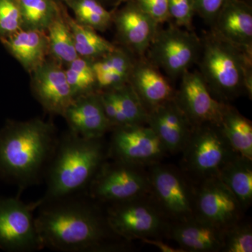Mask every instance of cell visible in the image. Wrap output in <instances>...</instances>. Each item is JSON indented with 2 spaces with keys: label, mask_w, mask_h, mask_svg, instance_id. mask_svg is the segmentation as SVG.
<instances>
[{
  "label": "cell",
  "mask_w": 252,
  "mask_h": 252,
  "mask_svg": "<svg viewBox=\"0 0 252 252\" xmlns=\"http://www.w3.org/2000/svg\"><path fill=\"white\" fill-rule=\"evenodd\" d=\"M219 125L233 150L238 155L252 160L251 121L226 103Z\"/></svg>",
  "instance_id": "obj_23"
},
{
  "label": "cell",
  "mask_w": 252,
  "mask_h": 252,
  "mask_svg": "<svg viewBox=\"0 0 252 252\" xmlns=\"http://www.w3.org/2000/svg\"><path fill=\"white\" fill-rule=\"evenodd\" d=\"M182 153V171L197 183L218 176L225 164L238 154L220 125L215 124L194 126Z\"/></svg>",
  "instance_id": "obj_6"
},
{
  "label": "cell",
  "mask_w": 252,
  "mask_h": 252,
  "mask_svg": "<svg viewBox=\"0 0 252 252\" xmlns=\"http://www.w3.org/2000/svg\"><path fill=\"white\" fill-rule=\"evenodd\" d=\"M134 61L124 50L117 49L99 59L93 61L94 74L118 73L130 78Z\"/></svg>",
  "instance_id": "obj_30"
},
{
  "label": "cell",
  "mask_w": 252,
  "mask_h": 252,
  "mask_svg": "<svg viewBox=\"0 0 252 252\" xmlns=\"http://www.w3.org/2000/svg\"><path fill=\"white\" fill-rule=\"evenodd\" d=\"M36 229L43 248L67 252H111L128 243L109 226L105 211L98 203L81 194L38 207Z\"/></svg>",
  "instance_id": "obj_1"
},
{
  "label": "cell",
  "mask_w": 252,
  "mask_h": 252,
  "mask_svg": "<svg viewBox=\"0 0 252 252\" xmlns=\"http://www.w3.org/2000/svg\"><path fill=\"white\" fill-rule=\"evenodd\" d=\"M113 20L123 44L131 52L142 57L155 37L158 24L135 1L120 10Z\"/></svg>",
  "instance_id": "obj_18"
},
{
  "label": "cell",
  "mask_w": 252,
  "mask_h": 252,
  "mask_svg": "<svg viewBox=\"0 0 252 252\" xmlns=\"http://www.w3.org/2000/svg\"><path fill=\"white\" fill-rule=\"evenodd\" d=\"M195 187V216L223 230L243 220L241 205L218 176Z\"/></svg>",
  "instance_id": "obj_12"
},
{
  "label": "cell",
  "mask_w": 252,
  "mask_h": 252,
  "mask_svg": "<svg viewBox=\"0 0 252 252\" xmlns=\"http://www.w3.org/2000/svg\"><path fill=\"white\" fill-rule=\"evenodd\" d=\"M148 175L151 195L170 223L194 216L196 187L185 172L159 162Z\"/></svg>",
  "instance_id": "obj_8"
},
{
  "label": "cell",
  "mask_w": 252,
  "mask_h": 252,
  "mask_svg": "<svg viewBox=\"0 0 252 252\" xmlns=\"http://www.w3.org/2000/svg\"><path fill=\"white\" fill-rule=\"evenodd\" d=\"M42 200L26 203L16 198H0V249L29 252L44 249L36 229L34 210Z\"/></svg>",
  "instance_id": "obj_10"
},
{
  "label": "cell",
  "mask_w": 252,
  "mask_h": 252,
  "mask_svg": "<svg viewBox=\"0 0 252 252\" xmlns=\"http://www.w3.org/2000/svg\"><path fill=\"white\" fill-rule=\"evenodd\" d=\"M74 12L75 21L96 31H105L113 21L109 11L97 0H64Z\"/></svg>",
  "instance_id": "obj_28"
},
{
  "label": "cell",
  "mask_w": 252,
  "mask_h": 252,
  "mask_svg": "<svg viewBox=\"0 0 252 252\" xmlns=\"http://www.w3.org/2000/svg\"><path fill=\"white\" fill-rule=\"evenodd\" d=\"M128 83L147 112L175 97L170 82L149 60L134 63Z\"/></svg>",
  "instance_id": "obj_20"
},
{
  "label": "cell",
  "mask_w": 252,
  "mask_h": 252,
  "mask_svg": "<svg viewBox=\"0 0 252 252\" xmlns=\"http://www.w3.org/2000/svg\"><path fill=\"white\" fill-rule=\"evenodd\" d=\"M23 28L46 31L59 11L55 0H18Z\"/></svg>",
  "instance_id": "obj_27"
},
{
  "label": "cell",
  "mask_w": 252,
  "mask_h": 252,
  "mask_svg": "<svg viewBox=\"0 0 252 252\" xmlns=\"http://www.w3.org/2000/svg\"><path fill=\"white\" fill-rule=\"evenodd\" d=\"M108 159L99 167L86 194L98 203H119L150 193L148 171L143 166Z\"/></svg>",
  "instance_id": "obj_7"
},
{
  "label": "cell",
  "mask_w": 252,
  "mask_h": 252,
  "mask_svg": "<svg viewBox=\"0 0 252 252\" xmlns=\"http://www.w3.org/2000/svg\"><path fill=\"white\" fill-rule=\"evenodd\" d=\"M109 158L104 137L86 139L69 131L59 139L45 177L43 203L86 192L99 167Z\"/></svg>",
  "instance_id": "obj_3"
},
{
  "label": "cell",
  "mask_w": 252,
  "mask_h": 252,
  "mask_svg": "<svg viewBox=\"0 0 252 252\" xmlns=\"http://www.w3.org/2000/svg\"><path fill=\"white\" fill-rule=\"evenodd\" d=\"M108 144L109 158L139 166L159 162L167 149L147 125L119 126L112 129Z\"/></svg>",
  "instance_id": "obj_11"
},
{
  "label": "cell",
  "mask_w": 252,
  "mask_h": 252,
  "mask_svg": "<svg viewBox=\"0 0 252 252\" xmlns=\"http://www.w3.org/2000/svg\"><path fill=\"white\" fill-rule=\"evenodd\" d=\"M0 41L30 73L40 67L49 54L46 31L22 28L12 34L0 36Z\"/></svg>",
  "instance_id": "obj_21"
},
{
  "label": "cell",
  "mask_w": 252,
  "mask_h": 252,
  "mask_svg": "<svg viewBox=\"0 0 252 252\" xmlns=\"http://www.w3.org/2000/svg\"><path fill=\"white\" fill-rule=\"evenodd\" d=\"M23 28L22 14L18 0H0V36Z\"/></svg>",
  "instance_id": "obj_32"
},
{
  "label": "cell",
  "mask_w": 252,
  "mask_h": 252,
  "mask_svg": "<svg viewBox=\"0 0 252 252\" xmlns=\"http://www.w3.org/2000/svg\"><path fill=\"white\" fill-rule=\"evenodd\" d=\"M223 252H252V226L242 220L225 230Z\"/></svg>",
  "instance_id": "obj_31"
},
{
  "label": "cell",
  "mask_w": 252,
  "mask_h": 252,
  "mask_svg": "<svg viewBox=\"0 0 252 252\" xmlns=\"http://www.w3.org/2000/svg\"><path fill=\"white\" fill-rule=\"evenodd\" d=\"M32 74V89L36 99L46 112L63 116L74 97L61 64L46 61Z\"/></svg>",
  "instance_id": "obj_14"
},
{
  "label": "cell",
  "mask_w": 252,
  "mask_h": 252,
  "mask_svg": "<svg viewBox=\"0 0 252 252\" xmlns=\"http://www.w3.org/2000/svg\"><path fill=\"white\" fill-rule=\"evenodd\" d=\"M63 117L69 126V131L84 138H101L112 130L99 92L76 97Z\"/></svg>",
  "instance_id": "obj_16"
},
{
  "label": "cell",
  "mask_w": 252,
  "mask_h": 252,
  "mask_svg": "<svg viewBox=\"0 0 252 252\" xmlns=\"http://www.w3.org/2000/svg\"><path fill=\"white\" fill-rule=\"evenodd\" d=\"M174 99L194 126L220 124L225 104L210 92L199 72L187 71L182 76L180 89Z\"/></svg>",
  "instance_id": "obj_13"
},
{
  "label": "cell",
  "mask_w": 252,
  "mask_h": 252,
  "mask_svg": "<svg viewBox=\"0 0 252 252\" xmlns=\"http://www.w3.org/2000/svg\"><path fill=\"white\" fill-rule=\"evenodd\" d=\"M200 48L201 40L193 32L172 25L158 29L147 53L152 64L176 79L198 61Z\"/></svg>",
  "instance_id": "obj_9"
},
{
  "label": "cell",
  "mask_w": 252,
  "mask_h": 252,
  "mask_svg": "<svg viewBox=\"0 0 252 252\" xmlns=\"http://www.w3.org/2000/svg\"><path fill=\"white\" fill-rule=\"evenodd\" d=\"M135 1L158 25L166 22L170 18L169 0H136Z\"/></svg>",
  "instance_id": "obj_34"
},
{
  "label": "cell",
  "mask_w": 252,
  "mask_h": 252,
  "mask_svg": "<svg viewBox=\"0 0 252 252\" xmlns=\"http://www.w3.org/2000/svg\"><path fill=\"white\" fill-rule=\"evenodd\" d=\"M59 139L54 126L41 119L8 122L0 130V177L17 185L20 193L39 183Z\"/></svg>",
  "instance_id": "obj_2"
},
{
  "label": "cell",
  "mask_w": 252,
  "mask_h": 252,
  "mask_svg": "<svg viewBox=\"0 0 252 252\" xmlns=\"http://www.w3.org/2000/svg\"><path fill=\"white\" fill-rule=\"evenodd\" d=\"M105 213L114 233L128 243L167 236L171 223L150 193L109 204Z\"/></svg>",
  "instance_id": "obj_5"
},
{
  "label": "cell",
  "mask_w": 252,
  "mask_h": 252,
  "mask_svg": "<svg viewBox=\"0 0 252 252\" xmlns=\"http://www.w3.org/2000/svg\"><path fill=\"white\" fill-rule=\"evenodd\" d=\"M169 15L175 26L190 31L195 13L194 0H169Z\"/></svg>",
  "instance_id": "obj_33"
},
{
  "label": "cell",
  "mask_w": 252,
  "mask_h": 252,
  "mask_svg": "<svg viewBox=\"0 0 252 252\" xmlns=\"http://www.w3.org/2000/svg\"><path fill=\"white\" fill-rule=\"evenodd\" d=\"M120 1H136V0H120Z\"/></svg>",
  "instance_id": "obj_37"
},
{
  "label": "cell",
  "mask_w": 252,
  "mask_h": 252,
  "mask_svg": "<svg viewBox=\"0 0 252 252\" xmlns=\"http://www.w3.org/2000/svg\"><path fill=\"white\" fill-rule=\"evenodd\" d=\"M55 1H64V0H55Z\"/></svg>",
  "instance_id": "obj_38"
},
{
  "label": "cell",
  "mask_w": 252,
  "mask_h": 252,
  "mask_svg": "<svg viewBox=\"0 0 252 252\" xmlns=\"http://www.w3.org/2000/svg\"><path fill=\"white\" fill-rule=\"evenodd\" d=\"M74 99L79 96L96 92L97 88L92 60L79 56L64 69Z\"/></svg>",
  "instance_id": "obj_29"
},
{
  "label": "cell",
  "mask_w": 252,
  "mask_h": 252,
  "mask_svg": "<svg viewBox=\"0 0 252 252\" xmlns=\"http://www.w3.org/2000/svg\"><path fill=\"white\" fill-rule=\"evenodd\" d=\"M226 1L227 0H194L195 12L200 15L205 23L212 26Z\"/></svg>",
  "instance_id": "obj_35"
},
{
  "label": "cell",
  "mask_w": 252,
  "mask_h": 252,
  "mask_svg": "<svg viewBox=\"0 0 252 252\" xmlns=\"http://www.w3.org/2000/svg\"><path fill=\"white\" fill-rule=\"evenodd\" d=\"M212 27L219 37L252 52V9L244 0H227Z\"/></svg>",
  "instance_id": "obj_19"
},
{
  "label": "cell",
  "mask_w": 252,
  "mask_h": 252,
  "mask_svg": "<svg viewBox=\"0 0 252 252\" xmlns=\"http://www.w3.org/2000/svg\"><path fill=\"white\" fill-rule=\"evenodd\" d=\"M49 54L54 61L60 64H68L79 57L70 29L60 8L59 13L55 16L46 29Z\"/></svg>",
  "instance_id": "obj_25"
},
{
  "label": "cell",
  "mask_w": 252,
  "mask_h": 252,
  "mask_svg": "<svg viewBox=\"0 0 252 252\" xmlns=\"http://www.w3.org/2000/svg\"><path fill=\"white\" fill-rule=\"evenodd\" d=\"M225 230L194 216L170 223L167 236L185 252H222Z\"/></svg>",
  "instance_id": "obj_17"
},
{
  "label": "cell",
  "mask_w": 252,
  "mask_h": 252,
  "mask_svg": "<svg viewBox=\"0 0 252 252\" xmlns=\"http://www.w3.org/2000/svg\"><path fill=\"white\" fill-rule=\"evenodd\" d=\"M107 91L112 94L117 106L118 116L116 127L147 125L148 112L129 83L117 89Z\"/></svg>",
  "instance_id": "obj_26"
},
{
  "label": "cell",
  "mask_w": 252,
  "mask_h": 252,
  "mask_svg": "<svg viewBox=\"0 0 252 252\" xmlns=\"http://www.w3.org/2000/svg\"><path fill=\"white\" fill-rule=\"evenodd\" d=\"M63 14L72 32L76 51L80 57L93 61L117 49L110 41L97 34V31L77 22L63 9Z\"/></svg>",
  "instance_id": "obj_24"
},
{
  "label": "cell",
  "mask_w": 252,
  "mask_h": 252,
  "mask_svg": "<svg viewBox=\"0 0 252 252\" xmlns=\"http://www.w3.org/2000/svg\"><path fill=\"white\" fill-rule=\"evenodd\" d=\"M218 177L241 205L248 210L252 203V160L235 155L220 170Z\"/></svg>",
  "instance_id": "obj_22"
},
{
  "label": "cell",
  "mask_w": 252,
  "mask_h": 252,
  "mask_svg": "<svg viewBox=\"0 0 252 252\" xmlns=\"http://www.w3.org/2000/svg\"><path fill=\"white\" fill-rule=\"evenodd\" d=\"M141 241L144 244L156 247L162 252H185L182 249L174 248L171 245L164 243L160 238H145L142 239Z\"/></svg>",
  "instance_id": "obj_36"
},
{
  "label": "cell",
  "mask_w": 252,
  "mask_h": 252,
  "mask_svg": "<svg viewBox=\"0 0 252 252\" xmlns=\"http://www.w3.org/2000/svg\"><path fill=\"white\" fill-rule=\"evenodd\" d=\"M147 125L157 134L170 154L183 151L193 129L174 98L149 111Z\"/></svg>",
  "instance_id": "obj_15"
},
{
  "label": "cell",
  "mask_w": 252,
  "mask_h": 252,
  "mask_svg": "<svg viewBox=\"0 0 252 252\" xmlns=\"http://www.w3.org/2000/svg\"><path fill=\"white\" fill-rule=\"evenodd\" d=\"M198 60L200 74L217 100L228 103L244 93L251 98L252 52L211 32L201 40Z\"/></svg>",
  "instance_id": "obj_4"
}]
</instances>
